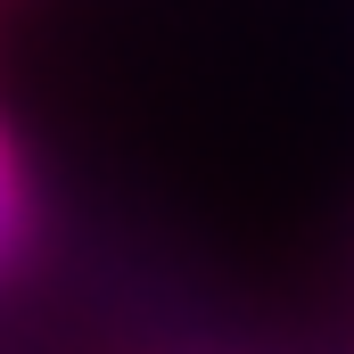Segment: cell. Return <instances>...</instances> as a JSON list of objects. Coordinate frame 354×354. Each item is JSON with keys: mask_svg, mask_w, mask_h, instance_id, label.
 <instances>
[{"mask_svg": "<svg viewBox=\"0 0 354 354\" xmlns=\"http://www.w3.org/2000/svg\"><path fill=\"white\" fill-rule=\"evenodd\" d=\"M17 231H25V189H17V157L0 140V256L17 248Z\"/></svg>", "mask_w": 354, "mask_h": 354, "instance_id": "6da1fadb", "label": "cell"}]
</instances>
